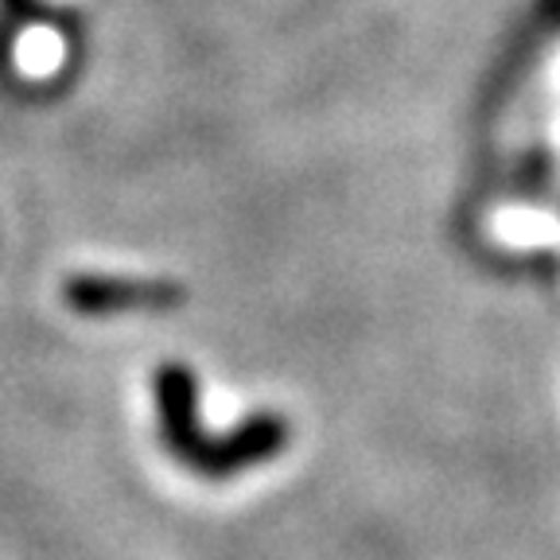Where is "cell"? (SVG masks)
<instances>
[{
  "label": "cell",
  "mask_w": 560,
  "mask_h": 560,
  "mask_svg": "<svg viewBox=\"0 0 560 560\" xmlns=\"http://www.w3.org/2000/svg\"><path fill=\"white\" fill-rule=\"evenodd\" d=\"M187 292L167 277H105L74 272L62 280V300L79 315H121V312H167L184 304Z\"/></svg>",
  "instance_id": "obj_1"
},
{
  "label": "cell",
  "mask_w": 560,
  "mask_h": 560,
  "mask_svg": "<svg viewBox=\"0 0 560 560\" xmlns=\"http://www.w3.org/2000/svg\"><path fill=\"white\" fill-rule=\"evenodd\" d=\"M280 447H284V420L254 417L222 440L202 436V444L195 447V455L187 464H195V471H202V475H234V471H242V467H254V464H261V459H269Z\"/></svg>",
  "instance_id": "obj_2"
},
{
  "label": "cell",
  "mask_w": 560,
  "mask_h": 560,
  "mask_svg": "<svg viewBox=\"0 0 560 560\" xmlns=\"http://www.w3.org/2000/svg\"><path fill=\"white\" fill-rule=\"evenodd\" d=\"M156 385V409L164 440L179 459H191L195 447L202 444L199 432V409H195V377L179 362H164L152 377Z\"/></svg>",
  "instance_id": "obj_3"
}]
</instances>
